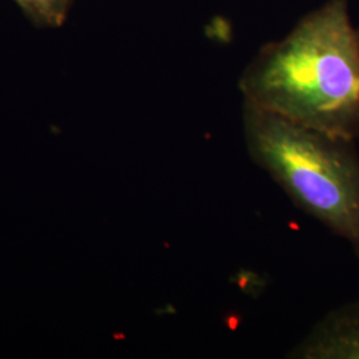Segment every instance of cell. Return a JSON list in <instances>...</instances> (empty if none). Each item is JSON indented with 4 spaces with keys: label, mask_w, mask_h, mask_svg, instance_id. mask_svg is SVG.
<instances>
[{
    "label": "cell",
    "mask_w": 359,
    "mask_h": 359,
    "mask_svg": "<svg viewBox=\"0 0 359 359\" xmlns=\"http://www.w3.org/2000/svg\"><path fill=\"white\" fill-rule=\"evenodd\" d=\"M245 147L298 209L345 240L359 259L355 142L301 126L245 102Z\"/></svg>",
    "instance_id": "cell-2"
},
{
    "label": "cell",
    "mask_w": 359,
    "mask_h": 359,
    "mask_svg": "<svg viewBox=\"0 0 359 359\" xmlns=\"http://www.w3.org/2000/svg\"><path fill=\"white\" fill-rule=\"evenodd\" d=\"M245 102L301 126L359 139V28L348 0H329L280 41L265 44L240 77Z\"/></svg>",
    "instance_id": "cell-1"
},
{
    "label": "cell",
    "mask_w": 359,
    "mask_h": 359,
    "mask_svg": "<svg viewBox=\"0 0 359 359\" xmlns=\"http://www.w3.org/2000/svg\"><path fill=\"white\" fill-rule=\"evenodd\" d=\"M39 27L59 28L63 26L71 11L74 0H13Z\"/></svg>",
    "instance_id": "cell-4"
},
{
    "label": "cell",
    "mask_w": 359,
    "mask_h": 359,
    "mask_svg": "<svg viewBox=\"0 0 359 359\" xmlns=\"http://www.w3.org/2000/svg\"><path fill=\"white\" fill-rule=\"evenodd\" d=\"M287 357L359 359V297L329 311Z\"/></svg>",
    "instance_id": "cell-3"
}]
</instances>
